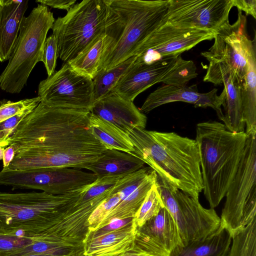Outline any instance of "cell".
Listing matches in <instances>:
<instances>
[{
    "label": "cell",
    "mask_w": 256,
    "mask_h": 256,
    "mask_svg": "<svg viewBox=\"0 0 256 256\" xmlns=\"http://www.w3.org/2000/svg\"><path fill=\"white\" fill-rule=\"evenodd\" d=\"M90 113L40 102L10 137L15 156L6 168L18 171L85 169L106 150L90 130Z\"/></svg>",
    "instance_id": "6da1fadb"
},
{
    "label": "cell",
    "mask_w": 256,
    "mask_h": 256,
    "mask_svg": "<svg viewBox=\"0 0 256 256\" xmlns=\"http://www.w3.org/2000/svg\"><path fill=\"white\" fill-rule=\"evenodd\" d=\"M132 153L170 186L198 200L203 190L199 151L195 140L173 132L135 128L126 133Z\"/></svg>",
    "instance_id": "7a4b0ae2"
},
{
    "label": "cell",
    "mask_w": 256,
    "mask_h": 256,
    "mask_svg": "<svg viewBox=\"0 0 256 256\" xmlns=\"http://www.w3.org/2000/svg\"><path fill=\"white\" fill-rule=\"evenodd\" d=\"M169 0H106L104 40L98 72L135 56L148 37L168 22Z\"/></svg>",
    "instance_id": "3957f363"
},
{
    "label": "cell",
    "mask_w": 256,
    "mask_h": 256,
    "mask_svg": "<svg viewBox=\"0 0 256 256\" xmlns=\"http://www.w3.org/2000/svg\"><path fill=\"white\" fill-rule=\"evenodd\" d=\"M246 139L245 132H232L217 121L198 123L196 140L199 151L204 195L210 208L225 196L236 172Z\"/></svg>",
    "instance_id": "277c9868"
},
{
    "label": "cell",
    "mask_w": 256,
    "mask_h": 256,
    "mask_svg": "<svg viewBox=\"0 0 256 256\" xmlns=\"http://www.w3.org/2000/svg\"><path fill=\"white\" fill-rule=\"evenodd\" d=\"M83 188L60 195L0 192V232L36 238L62 218Z\"/></svg>",
    "instance_id": "5b68a950"
},
{
    "label": "cell",
    "mask_w": 256,
    "mask_h": 256,
    "mask_svg": "<svg viewBox=\"0 0 256 256\" xmlns=\"http://www.w3.org/2000/svg\"><path fill=\"white\" fill-rule=\"evenodd\" d=\"M55 20L46 6L38 4L23 19L13 52L0 74V88L10 94L20 93L36 65L42 60L44 44Z\"/></svg>",
    "instance_id": "8992f818"
},
{
    "label": "cell",
    "mask_w": 256,
    "mask_h": 256,
    "mask_svg": "<svg viewBox=\"0 0 256 256\" xmlns=\"http://www.w3.org/2000/svg\"><path fill=\"white\" fill-rule=\"evenodd\" d=\"M106 0H84L75 4L52 27L58 56L64 64L78 56L96 37L104 34Z\"/></svg>",
    "instance_id": "52a82bcc"
},
{
    "label": "cell",
    "mask_w": 256,
    "mask_h": 256,
    "mask_svg": "<svg viewBox=\"0 0 256 256\" xmlns=\"http://www.w3.org/2000/svg\"><path fill=\"white\" fill-rule=\"evenodd\" d=\"M238 10V19L232 24L226 22L216 31L214 43L201 55L209 64L203 80L215 85L222 84L230 74H235L242 81L248 70L247 56L256 44V32L253 40L246 32V17Z\"/></svg>",
    "instance_id": "ba28073f"
},
{
    "label": "cell",
    "mask_w": 256,
    "mask_h": 256,
    "mask_svg": "<svg viewBox=\"0 0 256 256\" xmlns=\"http://www.w3.org/2000/svg\"><path fill=\"white\" fill-rule=\"evenodd\" d=\"M256 132L246 134L238 168L225 196L220 224L232 236L256 218Z\"/></svg>",
    "instance_id": "9c48e42d"
},
{
    "label": "cell",
    "mask_w": 256,
    "mask_h": 256,
    "mask_svg": "<svg viewBox=\"0 0 256 256\" xmlns=\"http://www.w3.org/2000/svg\"><path fill=\"white\" fill-rule=\"evenodd\" d=\"M198 74L194 62L184 60L180 56L150 64H138L134 61L112 91L124 99L133 102L140 94L156 83L186 86Z\"/></svg>",
    "instance_id": "30bf717a"
},
{
    "label": "cell",
    "mask_w": 256,
    "mask_h": 256,
    "mask_svg": "<svg viewBox=\"0 0 256 256\" xmlns=\"http://www.w3.org/2000/svg\"><path fill=\"white\" fill-rule=\"evenodd\" d=\"M156 184L164 207L176 222L182 245L204 238L220 225L214 208H204L196 199L170 186L157 175Z\"/></svg>",
    "instance_id": "8fae6325"
},
{
    "label": "cell",
    "mask_w": 256,
    "mask_h": 256,
    "mask_svg": "<svg viewBox=\"0 0 256 256\" xmlns=\"http://www.w3.org/2000/svg\"><path fill=\"white\" fill-rule=\"evenodd\" d=\"M38 96L49 106L90 112L94 103L93 81L65 63L40 82Z\"/></svg>",
    "instance_id": "7c38bea8"
},
{
    "label": "cell",
    "mask_w": 256,
    "mask_h": 256,
    "mask_svg": "<svg viewBox=\"0 0 256 256\" xmlns=\"http://www.w3.org/2000/svg\"><path fill=\"white\" fill-rule=\"evenodd\" d=\"M215 33L210 30L178 27L166 22L142 44L134 62L150 64L176 58L200 42L214 39Z\"/></svg>",
    "instance_id": "4fadbf2b"
},
{
    "label": "cell",
    "mask_w": 256,
    "mask_h": 256,
    "mask_svg": "<svg viewBox=\"0 0 256 256\" xmlns=\"http://www.w3.org/2000/svg\"><path fill=\"white\" fill-rule=\"evenodd\" d=\"M232 0H170L168 22L182 28L216 31L228 20Z\"/></svg>",
    "instance_id": "5bb4252c"
},
{
    "label": "cell",
    "mask_w": 256,
    "mask_h": 256,
    "mask_svg": "<svg viewBox=\"0 0 256 256\" xmlns=\"http://www.w3.org/2000/svg\"><path fill=\"white\" fill-rule=\"evenodd\" d=\"M92 172L74 168H58L20 172L16 178L20 189L40 190L48 194H64L94 182Z\"/></svg>",
    "instance_id": "9a60e30c"
},
{
    "label": "cell",
    "mask_w": 256,
    "mask_h": 256,
    "mask_svg": "<svg viewBox=\"0 0 256 256\" xmlns=\"http://www.w3.org/2000/svg\"><path fill=\"white\" fill-rule=\"evenodd\" d=\"M136 244L156 256H168L175 248L182 246L176 224L165 207L138 228Z\"/></svg>",
    "instance_id": "2e32d148"
},
{
    "label": "cell",
    "mask_w": 256,
    "mask_h": 256,
    "mask_svg": "<svg viewBox=\"0 0 256 256\" xmlns=\"http://www.w3.org/2000/svg\"><path fill=\"white\" fill-rule=\"evenodd\" d=\"M217 92V89L214 88L209 92L200 93L196 84L188 86L164 84L148 95L139 110L143 114L148 113L162 105L182 102L193 104L195 106L212 108L222 121V102Z\"/></svg>",
    "instance_id": "e0dca14e"
},
{
    "label": "cell",
    "mask_w": 256,
    "mask_h": 256,
    "mask_svg": "<svg viewBox=\"0 0 256 256\" xmlns=\"http://www.w3.org/2000/svg\"><path fill=\"white\" fill-rule=\"evenodd\" d=\"M138 228L134 218L126 226L111 230L89 231L83 242L86 256H116L131 250Z\"/></svg>",
    "instance_id": "ac0fdd59"
},
{
    "label": "cell",
    "mask_w": 256,
    "mask_h": 256,
    "mask_svg": "<svg viewBox=\"0 0 256 256\" xmlns=\"http://www.w3.org/2000/svg\"><path fill=\"white\" fill-rule=\"evenodd\" d=\"M90 112L112 124L126 133L135 128H145L147 118L133 102L114 91L94 102Z\"/></svg>",
    "instance_id": "d6986e66"
},
{
    "label": "cell",
    "mask_w": 256,
    "mask_h": 256,
    "mask_svg": "<svg viewBox=\"0 0 256 256\" xmlns=\"http://www.w3.org/2000/svg\"><path fill=\"white\" fill-rule=\"evenodd\" d=\"M28 0H0V62L8 60L14 50Z\"/></svg>",
    "instance_id": "ffe728a7"
},
{
    "label": "cell",
    "mask_w": 256,
    "mask_h": 256,
    "mask_svg": "<svg viewBox=\"0 0 256 256\" xmlns=\"http://www.w3.org/2000/svg\"><path fill=\"white\" fill-rule=\"evenodd\" d=\"M232 236L221 224L213 233L182 246H178L168 256H228Z\"/></svg>",
    "instance_id": "44dd1931"
},
{
    "label": "cell",
    "mask_w": 256,
    "mask_h": 256,
    "mask_svg": "<svg viewBox=\"0 0 256 256\" xmlns=\"http://www.w3.org/2000/svg\"><path fill=\"white\" fill-rule=\"evenodd\" d=\"M240 82L236 76L230 74L224 79V88L220 96L224 112L222 122L232 132H245L240 95Z\"/></svg>",
    "instance_id": "7402d4cb"
},
{
    "label": "cell",
    "mask_w": 256,
    "mask_h": 256,
    "mask_svg": "<svg viewBox=\"0 0 256 256\" xmlns=\"http://www.w3.org/2000/svg\"><path fill=\"white\" fill-rule=\"evenodd\" d=\"M144 163L132 153L116 150H107L96 162L85 169L94 173L98 178L106 176L127 175L144 168Z\"/></svg>",
    "instance_id": "603a6c76"
},
{
    "label": "cell",
    "mask_w": 256,
    "mask_h": 256,
    "mask_svg": "<svg viewBox=\"0 0 256 256\" xmlns=\"http://www.w3.org/2000/svg\"><path fill=\"white\" fill-rule=\"evenodd\" d=\"M248 70L240 82V95L246 134L256 132V44L247 56Z\"/></svg>",
    "instance_id": "cb8c5ba5"
},
{
    "label": "cell",
    "mask_w": 256,
    "mask_h": 256,
    "mask_svg": "<svg viewBox=\"0 0 256 256\" xmlns=\"http://www.w3.org/2000/svg\"><path fill=\"white\" fill-rule=\"evenodd\" d=\"M156 180L157 174L152 170L130 194L113 208L98 226L97 230L107 226L114 220L133 218L148 192L156 183Z\"/></svg>",
    "instance_id": "d4e9b609"
},
{
    "label": "cell",
    "mask_w": 256,
    "mask_h": 256,
    "mask_svg": "<svg viewBox=\"0 0 256 256\" xmlns=\"http://www.w3.org/2000/svg\"><path fill=\"white\" fill-rule=\"evenodd\" d=\"M89 124L93 134L106 149L133 152V145L128 135L112 124L90 112Z\"/></svg>",
    "instance_id": "484cf974"
},
{
    "label": "cell",
    "mask_w": 256,
    "mask_h": 256,
    "mask_svg": "<svg viewBox=\"0 0 256 256\" xmlns=\"http://www.w3.org/2000/svg\"><path fill=\"white\" fill-rule=\"evenodd\" d=\"M104 40V34H102L68 64L78 72L93 80L98 72Z\"/></svg>",
    "instance_id": "4316f807"
},
{
    "label": "cell",
    "mask_w": 256,
    "mask_h": 256,
    "mask_svg": "<svg viewBox=\"0 0 256 256\" xmlns=\"http://www.w3.org/2000/svg\"><path fill=\"white\" fill-rule=\"evenodd\" d=\"M56 240L38 238L32 244L14 250L5 256H22L44 254L55 256H74L83 251Z\"/></svg>",
    "instance_id": "83f0119b"
},
{
    "label": "cell",
    "mask_w": 256,
    "mask_h": 256,
    "mask_svg": "<svg viewBox=\"0 0 256 256\" xmlns=\"http://www.w3.org/2000/svg\"><path fill=\"white\" fill-rule=\"evenodd\" d=\"M132 56L124 62L107 70L99 71L93 81L94 102L112 91L118 81L134 60Z\"/></svg>",
    "instance_id": "f1b7e54d"
},
{
    "label": "cell",
    "mask_w": 256,
    "mask_h": 256,
    "mask_svg": "<svg viewBox=\"0 0 256 256\" xmlns=\"http://www.w3.org/2000/svg\"><path fill=\"white\" fill-rule=\"evenodd\" d=\"M228 256H256V218L232 236Z\"/></svg>",
    "instance_id": "f546056e"
},
{
    "label": "cell",
    "mask_w": 256,
    "mask_h": 256,
    "mask_svg": "<svg viewBox=\"0 0 256 256\" xmlns=\"http://www.w3.org/2000/svg\"><path fill=\"white\" fill-rule=\"evenodd\" d=\"M164 207L156 183L147 194L141 206L133 218L138 228L156 216L160 209Z\"/></svg>",
    "instance_id": "4dcf8cb0"
},
{
    "label": "cell",
    "mask_w": 256,
    "mask_h": 256,
    "mask_svg": "<svg viewBox=\"0 0 256 256\" xmlns=\"http://www.w3.org/2000/svg\"><path fill=\"white\" fill-rule=\"evenodd\" d=\"M120 200L119 192H112L111 189L109 196L96 206L89 216L88 220L89 231L96 230L100 224Z\"/></svg>",
    "instance_id": "1f68e13d"
},
{
    "label": "cell",
    "mask_w": 256,
    "mask_h": 256,
    "mask_svg": "<svg viewBox=\"0 0 256 256\" xmlns=\"http://www.w3.org/2000/svg\"><path fill=\"white\" fill-rule=\"evenodd\" d=\"M40 102L38 96L17 102L6 100L0 101V123L28 108L36 106Z\"/></svg>",
    "instance_id": "d6a6232c"
},
{
    "label": "cell",
    "mask_w": 256,
    "mask_h": 256,
    "mask_svg": "<svg viewBox=\"0 0 256 256\" xmlns=\"http://www.w3.org/2000/svg\"><path fill=\"white\" fill-rule=\"evenodd\" d=\"M36 240L34 238L0 232V256L28 246Z\"/></svg>",
    "instance_id": "836d02e7"
},
{
    "label": "cell",
    "mask_w": 256,
    "mask_h": 256,
    "mask_svg": "<svg viewBox=\"0 0 256 256\" xmlns=\"http://www.w3.org/2000/svg\"><path fill=\"white\" fill-rule=\"evenodd\" d=\"M58 50L56 38L51 35L46 38L43 49L42 60L46 70L48 76L55 72Z\"/></svg>",
    "instance_id": "e575fe53"
},
{
    "label": "cell",
    "mask_w": 256,
    "mask_h": 256,
    "mask_svg": "<svg viewBox=\"0 0 256 256\" xmlns=\"http://www.w3.org/2000/svg\"><path fill=\"white\" fill-rule=\"evenodd\" d=\"M36 106L28 108L12 116L0 123V130L8 132L11 136L18 124L24 119Z\"/></svg>",
    "instance_id": "d590c367"
},
{
    "label": "cell",
    "mask_w": 256,
    "mask_h": 256,
    "mask_svg": "<svg viewBox=\"0 0 256 256\" xmlns=\"http://www.w3.org/2000/svg\"><path fill=\"white\" fill-rule=\"evenodd\" d=\"M234 6L256 18V0H232Z\"/></svg>",
    "instance_id": "8d00e7d4"
},
{
    "label": "cell",
    "mask_w": 256,
    "mask_h": 256,
    "mask_svg": "<svg viewBox=\"0 0 256 256\" xmlns=\"http://www.w3.org/2000/svg\"><path fill=\"white\" fill-rule=\"evenodd\" d=\"M40 4L53 8L66 10L67 12L74 6L76 0H36Z\"/></svg>",
    "instance_id": "74e56055"
},
{
    "label": "cell",
    "mask_w": 256,
    "mask_h": 256,
    "mask_svg": "<svg viewBox=\"0 0 256 256\" xmlns=\"http://www.w3.org/2000/svg\"><path fill=\"white\" fill-rule=\"evenodd\" d=\"M116 256H156L139 247L136 244L133 248L126 252Z\"/></svg>",
    "instance_id": "f35d334b"
},
{
    "label": "cell",
    "mask_w": 256,
    "mask_h": 256,
    "mask_svg": "<svg viewBox=\"0 0 256 256\" xmlns=\"http://www.w3.org/2000/svg\"><path fill=\"white\" fill-rule=\"evenodd\" d=\"M15 156V150L14 148L10 145L6 147L4 152L2 162L3 168H7L13 160Z\"/></svg>",
    "instance_id": "ab89813d"
},
{
    "label": "cell",
    "mask_w": 256,
    "mask_h": 256,
    "mask_svg": "<svg viewBox=\"0 0 256 256\" xmlns=\"http://www.w3.org/2000/svg\"><path fill=\"white\" fill-rule=\"evenodd\" d=\"M10 136L5 131L0 130V144H2L4 148L10 146Z\"/></svg>",
    "instance_id": "60d3db41"
},
{
    "label": "cell",
    "mask_w": 256,
    "mask_h": 256,
    "mask_svg": "<svg viewBox=\"0 0 256 256\" xmlns=\"http://www.w3.org/2000/svg\"><path fill=\"white\" fill-rule=\"evenodd\" d=\"M60 256L44 254H27V255H24V256Z\"/></svg>",
    "instance_id": "b9f144b4"
},
{
    "label": "cell",
    "mask_w": 256,
    "mask_h": 256,
    "mask_svg": "<svg viewBox=\"0 0 256 256\" xmlns=\"http://www.w3.org/2000/svg\"><path fill=\"white\" fill-rule=\"evenodd\" d=\"M4 150V147L0 144V160H2Z\"/></svg>",
    "instance_id": "7bdbcfd3"
},
{
    "label": "cell",
    "mask_w": 256,
    "mask_h": 256,
    "mask_svg": "<svg viewBox=\"0 0 256 256\" xmlns=\"http://www.w3.org/2000/svg\"><path fill=\"white\" fill-rule=\"evenodd\" d=\"M78 254L74 255V256H76Z\"/></svg>",
    "instance_id": "ee69618b"
}]
</instances>
